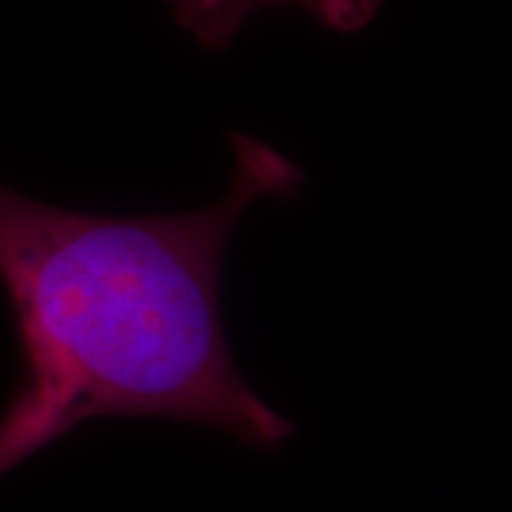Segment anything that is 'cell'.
I'll return each mask as SVG.
<instances>
[{
  "label": "cell",
  "mask_w": 512,
  "mask_h": 512,
  "mask_svg": "<svg viewBox=\"0 0 512 512\" xmlns=\"http://www.w3.org/2000/svg\"><path fill=\"white\" fill-rule=\"evenodd\" d=\"M222 197L174 214H92L0 183V288L20 379L0 410V478L94 419L205 424L274 453L291 419L242 376L222 268L245 211L293 200L302 171L271 143L228 134Z\"/></svg>",
  "instance_id": "6da1fadb"
},
{
  "label": "cell",
  "mask_w": 512,
  "mask_h": 512,
  "mask_svg": "<svg viewBox=\"0 0 512 512\" xmlns=\"http://www.w3.org/2000/svg\"><path fill=\"white\" fill-rule=\"evenodd\" d=\"M177 26L202 49H228L248 20L268 9H299L339 35L367 29L384 0H165Z\"/></svg>",
  "instance_id": "7a4b0ae2"
}]
</instances>
